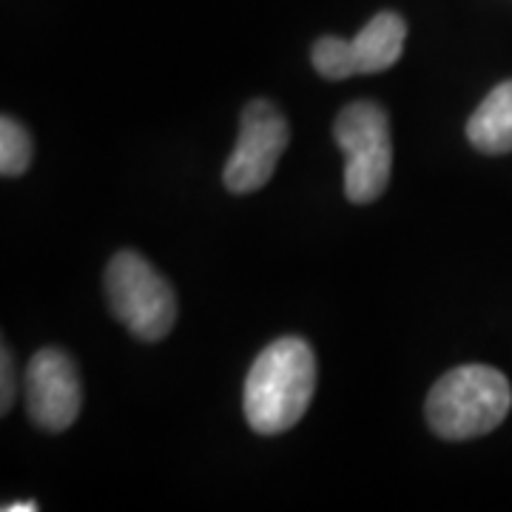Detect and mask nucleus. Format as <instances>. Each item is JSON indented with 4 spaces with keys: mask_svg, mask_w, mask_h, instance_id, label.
<instances>
[{
    "mask_svg": "<svg viewBox=\"0 0 512 512\" xmlns=\"http://www.w3.org/2000/svg\"><path fill=\"white\" fill-rule=\"evenodd\" d=\"M512 407V387L501 370L461 365L444 373L427 396V421L447 441L493 433Z\"/></svg>",
    "mask_w": 512,
    "mask_h": 512,
    "instance_id": "nucleus-2",
    "label": "nucleus"
},
{
    "mask_svg": "<svg viewBox=\"0 0 512 512\" xmlns=\"http://www.w3.org/2000/svg\"><path fill=\"white\" fill-rule=\"evenodd\" d=\"M3 512H37V501H12L3 504Z\"/></svg>",
    "mask_w": 512,
    "mask_h": 512,
    "instance_id": "nucleus-12",
    "label": "nucleus"
},
{
    "mask_svg": "<svg viewBox=\"0 0 512 512\" xmlns=\"http://www.w3.org/2000/svg\"><path fill=\"white\" fill-rule=\"evenodd\" d=\"M407 23L396 12H379L350 40V55L356 74H379L399 63L404 52Z\"/></svg>",
    "mask_w": 512,
    "mask_h": 512,
    "instance_id": "nucleus-7",
    "label": "nucleus"
},
{
    "mask_svg": "<svg viewBox=\"0 0 512 512\" xmlns=\"http://www.w3.org/2000/svg\"><path fill=\"white\" fill-rule=\"evenodd\" d=\"M32 154H35V146H32L29 131L6 114L0 120V174L3 177L26 174V168L32 165Z\"/></svg>",
    "mask_w": 512,
    "mask_h": 512,
    "instance_id": "nucleus-9",
    "label": "nucleus"
},
{
    "mask_svg": "<svg viewBox=\"0 0 512 512\" xmlns=\"http://www.w3.org/2000/svg\"><path fill=\"white\" fill-rule=\"evenodd\" d=\"M0 370H3V387H0V413L6 416L9 407L15 402V359L9 348H3L0 353Z\"/></svg>",
    "mask_w": 512,
    "mask_h": 512,
    "instance_id": "nucleus-11",
    "label": "nucleus"
},
{
    "mask_svg": "<svg viewBox=\"0 0 512 512\" xmlns=\"http://www.w3.org/2000/svg\"><path fill=\"white\" fill-rule=\"evenodd\" d=\"M106 296L117 322L143 342H160L177 322L174 288L148 259L134 251H120L109 262Z\"/></svg>",
    "mask_w": 512,
    "mask_h": 512,
    "instance_id": "nucleus-3",
    "label": "nucleus"
},
{
    "mask_svg": "<svg viewBox=\"0 0 512 512\" xmlns=\"http://www.w3.org/2000/svg\"><path fill=\"white\" fill-rule=\"evenodd\" d=\"M316 390V356L299 336H282L256 356L245 379V419L259 436H279L299 424Z\"/></svg>",
    "mask_w": 512,
    "mask_h": 512,
    "instance_id": "nucleus-1",
    "label": "nucleus"
},
{
    "mask_svg": "<svg viewBox=\"0 0 512 512\" xmlns=\"http://www.w3.org/2000/svg\"><path fill=\"white\" fill-rule=\"evenodd\" d=\"M313 66L316 72L328 80H345L356 74L353 55H350V40L342 37H319L313 43Z\"/></svg>",
    "mask_w": 512,
    "mask_h": 512,
    "instance_id": "nucleus-10",
    "label": "nucleus"
},
{
    "mask_svg": "<svg viewBox=\"0 0 512 512\" xmlns=\"http://www.w3.org/2000/svg\"><path fill=\"white\" fill-rule=\"evenodd\" d=\"M467 140L481 154L512 151V80L495 86L467 123Z\"/></svg>",
    "mask_w": 512,
    "mask_h": 512,
    "instance_id": "nucleus-8",
    "label": "nucleus"
},
{
    "mask_svg": "<svg viewBox=\"0 0 512 512\" xmlns=\"http://www.w3.org/2000/svg\"><path fill=\"white\" fill-rule=\"evenodd\" d=\"M336 146L345 154V194L356 205L379 200L393 171V143L387 111L370 100L342 109L333 126Z\"/></svg>",
    "mask_w": 512,
    "mask_h": 512,
    "instance_id": "nucleus-4",
    "label": "nucleus"
},
{
    "mask_svg": "<svg viewBox=\"0 0 512 512\" xmlns=\"http://www.w3.org/2000/svg\"><path fill=\"white\" fill-rule=\"evenodd\" d=\"M291 131L285 114L268 100H254L242 111L237 146L231 151L222 180L234 194H251L274 177L276 163L288 148Z\"/></svg>",
    "mask_w": 512,
    "mask_h": 512,
    "instance_id": "nucleus-5",
    "label": "nucleus"
},
{
    "mask_svg": "<svg viewBox=\"0 0 512 512\" xmlns=\"http://www.w3.org/2000/svg\"><path fill=\"white\" fill-rule=\"evenodd\" d=\"M26 413L46 433L69 430L83 407V387L74 362L57 348H43L26 367Z\"/></svg>",
    "mask_w": 512,
    "mask_h": 512,
    "instance_id": "nucleus-6",
    "label": "nucleus"
}]
</instances>
